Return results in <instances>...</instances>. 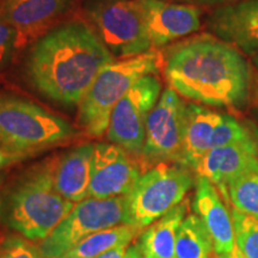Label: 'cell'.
<instances>
[{
	"mask_svg": "<svg viewBox=\"0 0 258 258\" xmlns=\"http://www.w3.org/2000/svg\"><path fill=\"white\" fill-rule=\"evenodd\" d=\"M115 56L90 23L74 19L32 44L24 63L30 85L51 102L78 106L93 80Z\"/></svg>",
	"mask_w": 258,
	"mask_h": 258,
	"instance_id": "1",
	"label": "cell"
},
{
	"mask_svg": "<svg viewBox=\"0 0 258 258\" xmlns=\"http://www.w3.org/2000/svg\"><path fill=\"white\" fill-rule=\"evenodd\" d=\"M163 66L171 89L205 105L240 106L252 86V66L245 54L212 34L167 48Z\"/></svg>",
	"mask_w": 258,
	"mask_h": 258,
	"instance_id": "2",
	"label": "cell"
},
{
	"mask_svg": "<svg viewBox=\"0 0 258 258\" xmlns=\"http://www.w3.org/2000/svg\"><path fill=\"white\" fill-rule=\"evenodd\" d=\"M74 205L57 192L50 158L28 167L0 188V226L41 243Z\"/></svg>",
	"mask_w": 258,
	"mask_h": 258,
	"instance_id": "3",
	"label": "cell"
},
{
	"mask_svg": "<svg viewBox=\"0 0 258 258\" xmlns=\"http://www.w3.org/2000/svg\"><path fill=\"white\" fill-rule=\"evenodd\" d=\"M77 134L70 122L30 99L0 92V147L4 150L31 157Z\"/></svg>",
	"mask_w": 258,
	"mask_h": 258,
	"instance_id": "4",
	"label": "cell"
},
{
	"mask_svg": "<svg viewBox=\"0 0 258 258\" xmlns=\"http://www.w3.org/2000/svg\"><path fill=\"white\" fill-rule=\"evenodd\" d=\"M164 57L156 49L140 55L115 60L93 80L78 105V123L92 138L106 134L115 105L138 80L158 74Z\"/></svg>",
	"mask_w": 258,
	"mask_h": 258,
	"instance_id": "5",
	"label": "cell"
},
{
	"mask_svg": "<svg viewBox=\"0 0 258 258\" xmlns=\"http://www.w3.org/2000/svg\"><path fill=\"white\" fill-rule=\"evenodd\" d=\"M192 184L184 166L161 163L151 167L125 195L124 224L144 231L184 201Z\"/></svg>",
	"mask_w": 258,
	"mask_h": 258,
	"instance_id": "6",
	"label": "cell"
},
{
	"mask_svg": "<svg viewBox=\"0 0 258 258\" xmlns=\"http://www.w3.org/2000/svg\"><path fill=\"white\" fill-rule=\"evenodd\" d=\"M84 11L114 56L125 59L152 49L138 0H85Z\"/></svg>",
	"mask_w": 258,
	"mask_h": 258,
	"instance_id": "7",
	"label": "cell"
},
{
	"mask_svg": "<svg viewBox=\"0 0 258 258\" xmlns=\"http://www.w3.org/2000/svg\"><path fill=\"white\" fill-rule=\"evenodd\" d=\"M124 215L125 196L88 198L76 203L66 218L37 246L43 258H59L93 233L124 224Z\"/></svg>",
	"mask_w": 258,
	"mask_h": 258,
	"instance_id": "8",
	"label": "cell"
},
{
	"mask_svg": "<svg viewBox=\"0 0 258 258\" xmlns=\"http://www.w3.org/2000/svg\"><path fill=\"white\" fill-rule=\"evenodd\" d=\"M160 92L161 83L157 74L138 80L111 112L106 131L109 141L123 148L134 158H140L147 118L157 104Z\"/></svg>",
	"mask_w": 258,
	"mask_h": 258,
	"instance_id": "9",
	"label": "cell"
},
{
	"mask_svg": "<svg viewBox=\"0 0 258 258\" xmlns=\"http://www.w3.org/2000/svg\"><path fill=\"white\" fill-rule=\"evenodd\" d=\"M186 103L175 90H164L146 123L140 159L150 165L176 163L182 166Z\"/></svg>",
	"mask_w": 258,
	"mask_h": 258,
	"instance_id": "10",
	"label": "cell"
},
{
	"mask_svg": "<svg viewBox=\"0 0 258 258\" xmlns=\"http://www.w3.org/2000/svg\"><path fill=\"white\" fill-rule=\"evenodd\" d=\"M141 170L134 157L115 144H95L88 198L125 196L134 188Z\"/></svg>",
	"mask_w": 258,
	"mask_h": 258,
	"instance_id": "11",
	"label": "cell"
},
{
	"mask_svg": "<svg viewBox=\"0 0 258 258\" xmlns=\"http://www.w3.org/2000/svg\"><path fill=\"white\" fill-rule=\"evenodd\" d=\"M152 48L165 47L201 28L200 6L166 0H138Z\"/></svg>",
	"mask_w": 258,
	"mask_h": 258,
	"instance_id": "12",
	"label": "cell"
},
{
	"mask_svg": "<svg viewBox=\"0 0 258 258\" xmlns=\"http://www.w3.org/2000/svg\"><path fill=\"white\" fill-rule=\"evenodd\" d=\"M209 34L245 55H258V0H238L215 8L206 21Z\"/></svg>",
	"mask_w": 258,
	"mask_h": 258,
	"instance_id": "13",
	"label": "cell"
},
{
	"mask_svg": "<svg viewBox=\"0 0 258 258\" xmlns=\"http://www.w3.org/2000/svg\"><path fill=\"white\" fill-rule=\"evenodd\" d=\"M73 3L74 0H3L0 17L17 32L19 49L49 31Z\"/></svg>",
	"mask_w": 258,
	"mask_h": 258,
	"instance_id": "14",
	"label": "cell"
},
{
	"mask_svg": "<svg viewBox=\"0 0 258 258\" xmlns=\"http://www.w3.org/2000/svg\"><path fill=\"white\" fill-rule=\"evenodd\" d=\"M258 164V147L251 139L244 143L214 147L202 158L196 167L198 177H205L227 200V185L231 180Z\"/></svg>",
	"mask_w": 258,
	"mask_h": 258,
	"instance_id": "15",
	"label": "cell"
},
{
	"mask_svg": "<svg viewBox=\"0 0 258 258\" xmlns=\"http://www.w3.org/2000/svg\"><path fill=\"white\" fill-rule=\"evenodd\" d=\"M192 209L207 228L214 252H230L235 245L232 213L226 207L219 189L205 177L196 179Z\"/></svg>",
	"mask_w": 258,
	"mask_h": 258,
	"instance_id": "16",
	"label": "cell"
},
{
	"mask_svg": "<svg viewBox=\"0 0 258 258\" xmlns=\"http://www.w3.org/2000/svg\"><path fill=\"white\" fill-rule=\"evenodd\" d=\"M95 144H83L53 158L54 185L62 198L73 203L88 199Z\"/></svg>",
	"mask_w": 258,
	"mask_h": 258,
	"instance_id": "17",
	"label": "cell"
},
{
	"mask_svg": "<svg viewBox=\"0 0 258 258\" xmlns=\"http://www.w3.org/2000/svg\"><path fill=\"white\" fill-rule=\"evenodd\" d=\"M222 115L199 104H186L182 166L195 170L212 148L215 129Z\"/></svg>",
	"mask_w": 258,
	"mask_h": 258,
	"instance_id": "18",
	"label": "cell"
},
{
	"mask_svg": "<svg viewBox=\"0 0 258 258\" xmlns=\"http://www.w3.org/2000/svg\"><path fill=\"white\" fill-rule=\"evenodd\" d=\"M186 213L188 202L184 200L141 232L138 241L145 258H175L177 234Z\"/></svg>",
	"mask_w": 258,
	"mask_h": 258,
	"instance_id": "19",
	"label": "cell"
},
{
	"mask_svg": "<svg viewBox=\"0 0 258 258\" xmlns=\"http://www.w3.org/2000/svg\"><path fill=\"white\" fill-rule=\"evenodd\" d=\"M141 232L132 225L115 226L85 238L59 258H96L121 244H132L140 237Z\"/></svg>",
	"mask_w": 258,
	"mask_h": 258,
	"instance_id": "20",
	"label": "cell"
},
{
	"mask_svg": "<svg viewBox=\"0 0 258 258\" xmlns=\"http://www.w3.org/2000/svg\"><path fill=\"white\" fill-rule=\"evenodd\" d=\"M214 245L207 228L195 213L188 214L177 234L175 258H212Z\"/></svg>",
	"mask_w": 258,
	"mask_h": 258,
	"instance_id": "21",
	"label": "cell"
},
{
	"mask_svg": "<svg viewBox=\"0 0 258 258\" xmlns=\"http://www.w3.org/2000/svg\"><path fill=\"white\" fill-rule=\"evenodd\" d=\"M227 201L235 211L258 218V164L231 180Z\"/></svg>",
	"mask_w": 258,
	"mask_h": 258,
	"instance_id": "22",
	"label": "cell"
},
{
	"mask_svg": "<svg viewBox=\"0 0 258 258\" xmlns=\"http://www.w3.org/2000/svg\"><path fill=\"white\" fill-rule=\"evenodd\" d=\"M235 245L245 258H258V218L232 208Z\"/></svg>",
	"mask_w": 258,
	"mask_h": 258,
	"instance_id": "23",
	"label": "cell"
},
{
	"mask_svg": "<svg viewBox=\"0 0 258 258\" xmlns=\"http://www.w3.org/2000/svg\"><path fill=\"white\" fill-rule=\"evenodd\" d=\"M252 138L243 124H240L230 115H222V120L213 134L212 148L244 143V141H249Z\"/></svg>",
	"mask_w": 258,
	"mask_h": 258,
	"instance_id": "24",
	"label": "cell"
},
{
	"mask_svg": "<svg viewBox=\"0 0 258 258\" xmlns=\"http://www.w3.org/2000/svg\"><path fill=\"white\" fill-rule=\"evenodd\" d=\"M0 258H43L34 241L21 234H9L0 241Z\"/></svg>",
	"mask_w": 258,
	"mask_h": 258,
	"instance_id": "25",
	"label": "cell"
},
{
	"mask_svg": "<svg viewBox=\"0 0 258 258\" xmlns=\"http://www.w3.org/2000/svg\"><path fill=\"white\" fill-rule=\"evenodd\" d=\"M17 49V32L0 17V72L11 63Z\"/></svg>",
	"mask_w": 258,
	"mask_h": 258,
	"instance_id": "26",
	"label": "cell"
},
{
	"mask_svg": "<svg viewBox=\"0 0 258 258\" xmlns=\"http://www.w3.org/2000/svg\"><path fill=\"white\" fill-rule=\"evenodd\" d=\"M29 158L30 157L27 156V154L10 152V151H6L4 148L0 147V172L16 165V164L29 159Z\"/></svg>",
	"mask_w": 258,
	"mask_h": 258,
	"instance_id": "27",
	"label": "cell"
},
{
	"mask_svg": "<svg viewBox=\"0 0 258 258\" xmlns=\"http://www.w3.org/2000/svg\"><path fill=\"white\" fill-rule=\"evenodd\" d=\"M131 244H121L118 246L114 247V249L106 251V252L99 254L96 258H123L125 251H127L128 246Z\"/></svg>",
	"mask_w": 258,
	"mask_h": 258,
	"instance_id": "28",
	"label": "cell"
},
{
	"mask_svg": "<svg viewBox=\"0 0 258 258\" xmlns=\"http://www.w3.org/2000/svg\"><path fill=\"white\" fill-rule=\"evenodd\" d=\"M189 4L196 6H213V8H218V6L231 4V3L238 2V0H188Z\"/></svg>",
	"mask_w": 258,
	"mask_h": 258,
	"instance_id": "29",
	"label": "cell"
},
{
	"mask_svg": "<svg viewBox=\"0 0 258 258\" xmlns=\"http://www.w3.org/2000/svg\"><path fill=\"white\" fill-rule=\"evenodd\" d=\"M123 258H145V254L143 250H141L139 241H135V243H132L129 245Z\"/></svg>",
	"mask_w": 258,
	"mask_h": 258,
	"instance_id": "30",
	"label": "cell"
},
{
	"mask_svg": "<svg viewBox=\"0 0 258 258\" xmlns=\"http://www.w3.org/2000/svg\"><path fill=\"white\" fill-rule=\"evenodd\" d=\"M212 258H245V257H244V254L241 253V251L238 249L237 245H234V247L230 251V252H226V253H215L214 252Z\"/></svg>",
	"mask_w": 258,
	"mask_h": 258,
	"instance_id": "31",
	"label": "cell"
},
{
	"mask_svg": "<svg viewBox=\"0 0 258 258\" xmlns=\"http://www.w3.org/2000/svg\"><path fill=\"white\" fill-rule=\"evenodd\" d=\"M252 66L254 72H256V82H257V91H258V55L252 56Z\"/></svg>",
	"mask_w": 258,
	"mask_h": 258,
	"instance_id": "32",
	"label": "cell"
},
{
	"mask_svg": "<svg viewBox=\"0 0 258 258\" xmlns=\"http://www.w3.org/2000/svg\"><path fill=\"white\" fill-rule=\"evenodd\" d=\"M5 182H6V173H4V171H3V172H0V188L4 185Z\"/></svg>",
	"mask_w": 258,
	"mask_h": 258,
	"instance_id": "33",
	"label": "cell"
},
{
	"mask_svg": "<svg viewBox=\"0 0 258 258\" xmlns=\"http://www.w3.org/2000/svg\"><path fill=\"white\" fill-rule=\"evenodd\" d=\"M166 2H173V3H183V4H189L188 0H166Z\"/></svg>",
	"mask_w": 258,
	"mask_h": 258,
	"instance_id": "34",
	"label": "cell"
}]
</instances>
